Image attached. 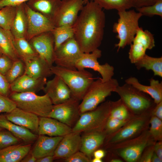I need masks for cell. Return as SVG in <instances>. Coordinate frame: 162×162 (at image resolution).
I'll return each mask as SVG.
<instances>
[{
  "label": "cell",
  "instance_id": "6da1fadb",
  "mask_svg": "<svg viewBox=\"0 0 162 162\" xmlns=\"http://www.w3.org/2000/svg\"><path fill=\"white\" fill-rule=\"evenodd\" d=\"M85 4L73 26L74 38L81 50L89 53L101 44L106 17L103 8L93 0Z\"/></svg>",
  "mask_w": 162,
  "mask_h": 162
},
{
  "label": "cell",
  "instance_id": "7a4b0ae2",
  "mask_svg": "<svg viewBox=\"0 0 162 162\" xmlns=\"http://www.w3.org/2000/svg\"><path fill=\"white\" fill-rule=\"evenodd\" d=\"M50 70L52 74L60 77L68 86L72 97L80 101L94 80L92 74L85 69H68L53 65Z\"/></svg>",
  "mask_w": 162,
  "mask_h": 162
},
{
  "label": "cell",
  "instance_id": "3957f363",
  "mask_svg": "<svg viewBox=\"0 0 162 162\" xmlns=\"http://www.w3.org/2000/svg\"><path fill=\"white\" fill-rule=\"evenodd\" d=\"M118 13L119 18L112 28L113 32L117 34L116 38L119 40L118 43L115 45V47L117 48V52L132 44L140 27L139 20L142 16L134 10L119 11Z\"/></svg>",
  "mask_w": 162,
  "mask_h": 162
},
{
  "label": "cell",
  "instance_id": "277c9868",
  "mask_svg": "<svg viewBox=\"0 0 162 162\" xmlns=\"http://www.w3.org/2000/svg\"><path fill=\"white\" fill-rule=\"evenodd\" d=\"M118 85V80L112 78L106 82H103L101 78L94 80L80 104V114L95 109Z\"/></svg>",
  "mask_w": 162,
  "mask_h": 162
},
{
  "label": "cell",
  "instance_id": "5b68a950",
  "mask_svg": "<svg viewBox=\"0 0 162 162\" xmlns=\"http://www.w3.org/2000/svg\"><path fill=\"white\" fill-rule=\"evenodd\" d=\"M35 93L12 92L9 98L15 102L17 107L39 117H48L53 105L46 94L40 96Z\"/></svg>",
  "mask_w": 162,
  "mask_h": 162
},
{
  "label": "cell",
  "instance_id": "8992f818",
  "mask_svg": "<svg viewBox=\"0 0 162 162\" xmlns=\"http://www.w3.org/2000/svg\"><path fill=\"white\" fill-rule=\"evenodd\" d=\"M111 110V102L107 101L94 109L81 113L72 131L80 133L102 130Z\"/></svg>",
  "mask_w": 162,
  "mask_h": 162
},
{
  "label": "cell",
  "instance_id": "52a82bcc",
  "mask_svg": "<svg viewBox=\"0 0 162 162\" xmlns=\"http://www.w3.org/2000/svg\"><path fill=\"white\" fill-rule=\"evenodd\" d=\"M117 93L128 109L135 112L146 110L152 106V101L143 93L126 83L118 85L114 92Z\"/></svg>",
  "mask_w": 162,
  "mask_h": 162
},
{
  "label": "cell",
  "instance_id": "ba28073f",
  "mask_svg": "<svg viewBox=\"0 0 162 162\" xmlns=\"http://www.w3.org/2000/svg\"><path fill=\"white\" fill-rule=\"evenodd\" d=\"M82 52L74 37L62 44L54 51V63L56 65L75 69V64Z\"/></svg>",
  "mask_w": 162,
  "mask_h": 162
},
{
  "label": "cell",
  "instance_id": "9c48e42d",
  "mask_svg": "<svg viewBox=\"0 0 162 162\" xmlns=\"http://www.w3.org/2000/svg\"><path fill=\"white\" fill-rule=\"evenodd\" d=\"M101 51L97 49L89 53H83L75 64L78 70L88 68L97 71L101 75L103 82L107 81L114 75V68L108 63L101 64L98 61L101 56Z\"/></svg>",
  "mask_w": 162,
  "mask_h": 162
},
{
  "label": "cell",
  "instance_id": "30bf717a",
  "mask_svg": "<svg viewBox=\"0 0 162 162\" xmlns=\"http://www.w3.org/2000/svg\"><path fill=\"white\" fill-rule=\"evenodd\" d=\"M80 101L71 97L63 103L53 105L48 117L55 119L72 128L80 114Z\"/></svg>",
  "mask_w": 162,
  "mask_h": 162
},
{
  "label": "cell",
  "instance_id": "8fae6325",
  "mask_svg": "<svg viewBox=\"0 0 162 162\" xmlns=\"http://www.w3.org/2000/svg\"><path fill=\"white\" fill-rule=\"evenodd\" d=\"M27 19L26 39L29 41L41 33L52 32L56 27L53 22L39 13L34 11L24 3Z\"/></svg>",
  "mask_w": 162,
  "mask_h": 162
},
{
  "label": "cell",
  "instance_id": "7c38bea8",
  "mask_svg": "<svg viewBox=\"0 0 162 162\" xmlns=\"http://www.w3.org/2000/svg\"><path fill=\"white\" fill-rule=\"evenodd\" d=\"M84 4L83 0H62L53 21L55 27L73 26Z\"/></svg>",
  "mask_w": 162,
  "mask_h": 162
},
{
  "label": "cell",
  "instance_id": "4fadbf2b",
  "mask_svg": "<svg viewBox=\"0 0 162 162\" xmlns=\"http://www.w3.org/2000/svg\"><path fill=\"white\" fill-rule=\"evenodd\" d=\"M154 46V35L139 27L130 45L128 57L130 62L135 64L146 54L147 50H151Z\"/></svg>",
  "mask_w": 162,
  "mask_h": 162
},
{
  "label": "cell",
  "instance_id": "5bb4252c",
  "mask_svg": "<svg viewBox=\"0 0 162 162\" xmlns=\"http://www.w3.org/2000/svg\"><path fill=\"white\" fill-rule=\"evenodd\" d=\"M29 42L38 55L51 67L54 63V39L52 32H44L31 38Z\"/></svg>",
  "mask_w": 162,
  "mask_h": 162
},
{
  "label": "cell",
  "instance_id": "9a60e30c",
  "mask_svg": "<svg viewBox=\"0 0 162 162\" xmlns=\"http://www.w3.org/2000/svg\"><path fill=\"white\" fill-rule=\"evenodd\" d=\"M43 90L49 97L53 105L63 103L72 97L68 86L56 75L52 80L47 81Z\"/></svg>",
  "mask_w": 162,
  "mask_h": 162
},
{
  "label": "cell",
  "instance_id": "2e32d148",
  "mask_svg": "<svg viewBox=\"0 0 162 162\" xmlns=\"http://www.w3.org/2000/svg\"><path fill=\"white\" fill-rule=\"evenodd\" d=\"M81 134L72 131L63 136L54 153L55 159H65L79 151L81 146Z\"/></svg>",
  "mask_w": 162,
  "mask_h": 162
},
{
  "label": "cell",
  "instance_id": "e0dca14e",
  "mask_svg": "<svg viewBox=\"0 0 162 162\" xmlns=\"http://www.w3.org/2000/svg\"><path fill=\"white\" fill-rule=\"evenodd\" d=\"M72 131V128L52 118L39 117L38 134L50 136H63Z\"/></svg>",
  "mask_w": 162,
  "mask_h": 162
},
{
  "label": "cell",
  "instance_id": "ac0fdd59",
  "mask_svg": "<svg viewBox=\"0 0 162 162\" xmlns=\"http://www.w3.org/2000/svg\"><path fill=\"white\" fill-rule=\"evenodd\" d=\"M5 116L13 123L38 134L39 117L37 115L16 107Z\"/></svg>",
  "mask_w": 162,
  "mask_h": 162
},
{
  "label": "cell",
  "instance_id": "d6986e66",
  "mask_svg": "<svg viewBox=\"0 0 162 162\" xmlns=\"http://www.w3.org/2000/svg\"><path fill=\"white\" fill-rule=\"evenodd\" d=\"M62 137L39 135L30 152L37 159L46 156H53L55 151Z\"/></svg>",
  "mask_w": 162,
  "mask_h": 162
},
{
  "label": "cell",
  "instance_id": "ffe728a7",
  "mask_svg": "<svg viewBox=\"0 0 162 162\" xmlns=\"http://www.w3.org/2000/svg\"><path fill=\"white\" fill-rule=\"evenodd\" d=\"M47 82L46 78L36 79L24 74L10 84L12 92L36 93L43 90Z\"/></svg>",
  "mask_w": 162,
  "mask_h": 162
},
{
  "label": "cell",
  "instance_id": "44dd1931",
  "mask_svg": "<svg viewBox=\"0 0 162 162\" xmlns=\"http://www.w3.org/2000/svg\"><path fill=\"white\" fill-rule=\"evenodd\" d=\"M0 127L8 131L25 144H31L38 136L28 129L9 120L3 114H0Z\"/></svg>",
  "mask_w": 162,
  "mask_h": 162
},
{
  "label": "cell",
  "instance_id": "7402d4cb",
  "mask_svg": "<svg viewBox=\"0 0 162 162\" xmlns=\"http://www.w3.org/2000/svg\"><path fill=\"white\" fill-rule=\"evenodd\" d=\"M81 136L80 151L90 158L94 152L103 143L105 135L102 130L83 133Z\"/></svg>",
  "mask_w": 162,
  "mask_h": 162
},
{
  "label": "cell",
  "instance_id": "603a6c76",
  "mask_svg": "<svg viewBox=\"0 0 162 162\" xmlns=\"http://www.w3.org/2000/svg\"><path fill=\"white\" fill-rule=\"evenodd\" d=\"M150 85H143L134 77H130L125 80V83L129 84L143 93L150 95L154 102L158 104L162 101V83L154 79L150 80Z\"/></svg>",
  "mask_w": 162,
  "mask_h": 162
},
{
  "label": "cell",
  "instance_id": "cb8c5ba5",
  "mask_svg": "<svg viewBox=\"0 0 162 162\" xmlns=\"http://www.w3.org/2000/svg\"><path fill=\"white\" fill-rule=\"evenodd\" d=\"M61 1L29 0L26 3L31 9L43 15L53 22Z\"/></svg>",
  "mask_w": 162,
  "mask_h": 162
},
{
  "label": "cell",
  "instance_id": "d4e9b609",
  "mask_svg": "<svg viewBox=\"0 0 162 162\" xmlns=\"http://www.w3.org/2000/svg\"><path fill=\"white\" fill-rule=\"evenodd\" d=\"M31 144L21 143L0 149V162H19L30 152Z\"/></svg>",
  "mask_w": 162,
  "mask_h": 162
},
{
  "label": "cell",
  "instance_id": "484cf974",
  "mask_svg": "<svg viewBox=\"0 0 162 162\" xmlns=\"http://www.w3.org/2000/svg\"><path fill=\"white\" fill-rule=\"evenodd\" d=\"M24 74L36 79L46 78L52 74L50 67L38 56L24 63Z\"/></svg>",
  "mask_w": 162,
  "mask_h": 162
},
{
  "label": "cell",
  "instance_id": "4316f807",
  "mask_svg": "<svg viewBox=\"0 0 162 162\" xmlns=\"http://www.w3.org/2000/svg\"><path fill=\"white\" fill-rule=\"evenodd\" d=\"M24 3L16 6V14L10 30L15 38H26L27 19Z\"/></svg>",
  "mask_w": 162,
  "mask_h": 162
},
{
  "label": "cell",
  "instance_id": "83f0119b",
  "mask_svg": "<svg viewBox=\"0 0 162 162\" xmlns=\"http://www.w3.org/2000/svg\"><path fill=\"white\" fill-rule=\"evenodd\" d=\"M14 39L10 31L0 27V51L13 61L19 59L14 45Z\"/></svg>",
  "mask_w": 162,
  "mask_h": 162
},
{
  "label": "cell",
  "instance_id": "f1b7e54d",
  "mask_svg": "<svg viewBox=\"0 0 162 162\" xmlns=\"http://www.w3.org/2000/svg\"><path fill=\"white\" fill-rule=\"evenodd\" d=\"M13 44L19 59L24 63L38 56L25 38H14Z\"/></svg>",
  "mask_w": 162,
  "mask_h": 162
},
{
  "label": "cell",
  "instance_id": "f546056e",
  "mask_svg": "<svg viewBox=\"0 0 162 162\" xmlns=\"http://www.w3.org/2000/svg\"><path fill=\"white\" fill-rule=\"evenodd\" d=\"M137 69L145 68L152 70L154 76L162 77V57H154L146 54L134 64Z\"/></svg>",
  "mask_w": 162,
  "mask_h": 162
},
{
  "label": "cell",
  "instance_id": "4dcf8cb0",
  "mask_svg": "<svg viewBox=\"0 0 162 162\" xmlns=\"http://www.w3.org/2000/svg\"><path fill=\"white\" fill-rule=\"evenodd\" d=\"M52 32L54 39V51L65 42L74 37L73 26H62L56 27Z\"/></svg>",
  "mask_w": 162,
  "mask_h": 162
},
{
  "label": "cell",
  "instance_id": "1f68e13d",
  "mask_svg": "<svg viewBox=\"0 0 162 162\" xmlns=\"http://www.w3.org/2000/svg\"><path fill=\"white\" fill-rule=\"evenodd\" d=\"M144 123L142 120L140 119L133 122L116 134L111 139V142H118L130 138L141 128Z\"/></svg>",
  "mask_w": 162,
  "mask_h": 162
},
{
  "label": "cell",
  "instance_id": "d6a6232c",
  "mask_svg": "<svg viewBox=\"0 0 162 162\" xmlns=\"http://www.w3.org/2000/svg\"><path fill=\"white\" fill-rule=\"evenodd\" d=\"M147 145V142L144 141L137 144L129 146L123 149L121 152L120 155L128 162H135L140 158Z\"/></svg>",
  "mask_w": 162,
  "mask_h": 162
},
{
  "label": "cell",
  "instance_id": "836d02e7",
  "mask_svg": "<svg viewBox=\"0 0 162 162\" xmlns=\"http://www.w3.org/2000/svg\"><path fill=\"white\" fill-rule=\"evenodd\" d=\"M102 8L118 11L127 10L132 7V0H93Z\"/></svg>",
  "mask_w": 162,
  "mask_h": 162
},
{
  "label": "cell",
  "instance_id": "e575fe53",
  "mask_svg": "<svg viewBox=\"0 0 162 162\" xmlns=\"http://www.w3.org/2000/svg\"><path fill=\"white\" fill-rule=\"evenodd\" d=\"M16 12V7L6 6L0 9V27L10 31Z\"/></svg>",
  "mask_w": 162,
  "mask_h": 162
},
{
  "label": "cell",
  "instance_id": "d590c367",
  "mask_svg": "<svg viewBox=\"0 0 162 162\" xmlns=\"http://www.w3.org/2000/svg\"><path fill=\"white\" fill-rule=\"evenodd\" d=\"M25 66L24 62L20 59L14 61L11 68L5 76L10 84L24 74Z\"/></svg>",
  "mask_w": 162,
  "mask_h": 162
},
{
  "label": "cell",
  "instance_id": "8d00e7d4",
  "mask_svg": "<svg viewBox=\"0 0 162 162\" xmlns=\"http://www.w3.org/2000/svg\"><path fill=\"white\" fill-rule=\"evenodd\" d=\"M128 115V108L121 100L116 103L111 102V110L109 117L125 120Z\"/></svg>",
  "mask_w": 162,
  "mask_h": 162
},
{
  "label": "cell",
  "instance_id": "74e56055",
  "mask_svg": "<svg viewBox=\"0 0 162 162\" xmlns=\"http://www.w3.org/2000/svg\"><path fill=\"white\" fill-rule=\"evenodd\" d=\"M142 16L152 17L155 15L162 17V0H157L153 4L136 8Z\"/></svg>",
  "mask_w": 162,
  "mask_h": 162
},
{
  "label": "cell",
  "instance_id": "f35d334b",
  "mask_svg": "<svg viewBox=\"0 0 162 162\" xmlns=\"http://www.w3.org/2000/svg\"><path fill=\"white\" fill-rule=\"evenodd\" d=\"M0 131V149L21 143V141L7 130Z\"/></svg>",
  "mask_w": 162,
  "mask_h": 162
},
{
  "label": "cell",
  "instance_id": "ab89813d",
  "mask_svg": "<svg viewBox=\"0 0 162 162\" xmlns=\"http://www.w3.org/2000/svg\"><path fill=\"white\" fill-rule=\"evenodd\" d=\"M150 132L152 136L156 140H161L162 138V120L153 116L150 121Z\"/></svg>",
  "mask_w": 162,
  "mask_h": 162
},
{
  "label": "cell",
  "instance_id": "60d3db41",
  "mask_svg": "<svg viewBox=\"0 0 162 162\" xmlns=\"http://www.w3.org/2000/svg\"><path fill=\"white\" fill-rule=\"evenodd\" d=\"M16 107L15 102L10 98L0 94V113H8Z\"/></svg>",
  "mask_w": 162,
  "mask_h": 162
},
{
  "label": "cell",
  "instance_id": "b9f144b4",
  "mask_svg": "<svg viewBox=\"0 0 162 162\" xmlns=\"http://www.w3.org/2000/svg\"><path fill=\"white\" fill-rule=\"evenodd\" d=\"M126 123L125 120H120L108 116L104 127L108 132L114 131L124 126Z\"/></svg>",
  "mask_w": 162,
  "mask_h": 162
},
{
  "label": "cell",
  "instance_id": "7bdbcfd3",
  "mask_svg": "<svg viewBox=\"0 0 162 162\" xmlns=\"http://www.w3.org/2000/svg\"><path fill=\"white\" fill-rule=\"evenodd\" d=\"M13 61L8 56L0 55V73L5 76L12 66Z\"/></svg>",
  "mask_w": 162,
  "mask_h": 162
},
{
  "label": "cell",
  "instance_id": "ee69618b",
  "mask_svg": "<svg viewBox=\"0 0 162 162\" xmlns=\"http://www.w3.org/2000/svg\"><path fill=\"white\" fill-rule=\"evenodd\" d=\"M66 162H89L90 158L85 153L79 151L64 159Z\"/></svg>",
  "mask_w": 162,
  "mask_h": 162
},
{
  "label": "cell",
  "instance_id": "f6af8a7d",
  "mask_svg": "<svg viewBox=\"0 0 162 162\" xmlns=\"http://www.w3.org/2000/svg\"><path fill=\"white\" fill-rule=\"evenodd\" d=\"M10 89V84L5 76L0 73V94L7 96Z\"/></svg>",
  "mask_w": 162,
  "mask_h": 162
},
{
  "label": "cell",
  "instance_id": "bcb514c9",
  "mask_svg": "<svg viewBox=\"0 0 162 162\" xmlns=\"http://www.w3.org/2000/svg\"><path fill=\"white\" fill-rule=\"evenodd\" d=\"M29 0H1L0 1V9L6 6L16 7Z\"/></svg>",
  "mask_w": 162,
  "mask_h": 162
},
{
  "label": "cell",
  "instance_id": "7dc6e473",
  "mask_svg": "<svg viewBox=\"0 0 162 162\" xmlns=\"http://www.w3.org/2000/svg\"><path fill=\"white\" fill-rule=\"evenodd\" d=\"M157 0H132V7L136 9L154 4Z\"/></svg>",
  "mask_w": 162,
  "mask_h": 162
},
{
  "label": "cell",
  "instance_id": "c3c4849f",
  "mask_svg": "<svg viewBox=\"0 0 162 162\" xmlns=\"http://www.w3.org/2000/svg\"><path fill=\"white\" fill-rule=\"evenodd\" d=\"M156 105L152 111V115L162 120V101Z\"/></svg>",
  "mask_w": 162,
  "mask_h": 162
},
{
  "label": "cell",
  "instance_id": "681fc988",
  "mask_svg": "<svg viewBox=\"0 0 162 162\" xmlns=\"http://www.w3.org/2000/svg\"><path fill=\"white\" fill-rule=\"evenodd\" d=\"M154 152L153 148L149 149L144 154L141 159L140 161L151 162L152 155Z\"/></svg>",
  "mask_w": 162,
  "mask_h": 162
},
{
  "label": "cell",
  "instance_id": "f907efd6",
  "mask_svg": "<svg viewBox=\"0 0 162 162\" xmlns=\"http://www.w3.org/2000/svg\"><path fill=\"white\" fill-rule=\"evenodd\" d=\"M154 152L162 160V143L161 142H157L153 147Z\"/></svg>",
  "mask_w": 162,
  "mask_h": 162
},
{
  "label": "cell",
  "instance_id": "816d5d0a",
  "mask_svg": "<svg viewBox=\"0 0 162 162\" xmlns=\"http://www.w3.org/2000/svg\"><path fill=\"white\" fill-rule=\"evenodd\" d=\"M37 159L30 152L22 160L21 162H36Z\"/></svg>",
  "mask_w": 162,
  "mask_h": 162
},
{
  "label": "cell",
  "instance_id": "f5cc1de1",
  "mask_svg": "<svg viewBox=\"0 0 162 162\" xmlns=\"http://www.w3.org/2000/svg\"><path fill=\"white\" fill-rule=\"evenodd\" d=\"M104 151L102 149H98L95 151L93 153L94 158L102 159L105 155Z\"/></svg>",
  "mask_w": 162,
  "mask_h": 162
},
{
  "label": "cell",
  "instance_id": "db71d44e",
  "mask_svg": "<svg viewBox=\"0 0 162 162\" xmlns=\"http://www.w3.org/2000/svg\"><path fill=\"white\" fill-rule=\"evenodd\" d=\"M54 159L53 156H48L37 159L36 162H52Z\"/></svg>",
  "mask_w": 162,
  "mask_h": 162
},
{
  "label": "cell",
  "instance_id": "11a10c76",
  "mask_svg": "<svg viewBox=\"0 0 162 162\" xmlns=\"http://www.w3.org/2000/svg\"><path fill=\"white\" fill-rule=\"evenodd\" d=\"M151 162H162V160L160 159L154 152L152 157Z\"/></svg>",
  "mask_w": 162,
  "mask_h": 162
},
{
  "label": "cell",
  "instance_id": "9f6ffc18",
  "mask_svg": "<svg viewBox=\"0 0 162 162\" xmlns=\"http://www.w3.org/2000/svg\"><path fill=\"white\" fill-rule=\"evenodd\" d=\"M91 161L92 162H102V159L94 158L91 160Z\"/></svg>",
  "mask_w": 162,
  "mask_h": 162
},
{
  "label": "cell",
  "instance_id": "6f0895ef",
  "mask_svg": "<svg viewBox=\"0 0 162 162\" xmlns=\"http://www.w3.org/2000/svg\"><path fill=\"white\" fill-rule=\"evenodd\" d=\"M110 161L111 162H122V161L119 159H114L111 160Z\"/></svg>",
  "mask_w": 162,
  "mask_h": 162
},
{
  "label": "cell",
  "instance_id": "680465c9",
  "mask_svg": "<svg viewBox=\"0 0 162 162\" xmlns=\"http://www.w3.org/2000/svg\"><path fill=\"white\" fill-rule=\"evenodd\" d=\"M89 0H83L84 4H85Z\"/></svg>",
  "mask_w": 162,
  "mask_h": 162
},
{
  "label": "cell",
  "instance_id": "91938a15",
  "mask_svg": "<svg viewBox=\"0 0 162 162\" xmlns=\"http://www.w3.org/2000/svg\"><path fill=\"white\" fill-rule=\"evenodd\" d=\"M4 129L3 128L0 127V131Z\"/></svg>",
  "mask_w": 162,
  "mask_h": 162
},
{
  "label": "cell",
  "instance_id": "94428289",
  "mask_svg": "<svg viewBox=\"0 0 162 162\" xmlns=\"http://www.w3.org/2000/svg\"><path fill=\"white\" fill-rule=\"evenodd\" d=\"M2 54V53H1L0 51V55Z\"/></svg>",
  "mask_w": 162,
  "mask_h": 162
},
{
  "label": "cell",
  "instance_id": "6125c7cd",
  "mask_svg": "<svg viewBox=\"0 0 162 162\" xmlns=\"http://www.w3.org/2000/svg\"><path fill=\"white\" fill-rule=\"evenodd\" d=\"M1 0H0V1H1Z\"/></svg>",
  "mask_w": 162,
  "mask_h": 162
}]
</instances>
